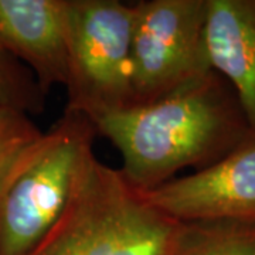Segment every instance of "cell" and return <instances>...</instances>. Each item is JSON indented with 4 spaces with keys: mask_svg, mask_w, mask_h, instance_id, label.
Listing matches in <instances>:
<instances>
[{
    "mask_svg": "<svg viewBox=\"0 0 255 255\" xmlns=\"http://www.w3.org/2000/svg\"><path fill=\"white\" fill-rule=\"evenodd\" d=\"M122 155L121 173L152 190L186 167L220 160L251 132L233 88L211 71L157 100L91 121Z\"/></svg>",
    "mask_w": 255,
    "mask_h": 255,
    "instance_id": "obj_1",
    "label": "cell"
},
{
    "mask_svg": "<svg viewBox=\"0 0 255 255\" xmlns=\"http://www.w3.org/2000/svg\"><path fill=\"white\" fill-rule=\"evenodd\" d=\"M91 119L64 115L18 159L0 190V255H31L73 200L95 159Z\"/></svg>",
    "mask_w": 255,
    "mask_h": 255,
    "instance_id": "obj_2",
    "label": "cell"
},
{
    "mask_svg": "<svg viewBox=\"0 0 255 255\" xmlns=\"http://www.w3.org/2000/svg\"><path fill=\"white\" fill-rule=\"evenodd\" d=\"M183 224L97 157L73 200L31 255H172Z\"/></svg>",
    "mask_w": 255,
    "mask_h": 255,
    "instance_id": "obj_3",
    "label": "cell"
},
{
    "mask_svg": "<svg viewBox=\"0 0 255 255\" xmlns=\"http://www.w3.org/2000/svg\"><path fill=\"white\" fill-rule=\"evenodd\" d=\"M135 3L67 0V111L94 121L132 104Z\"/></svg>",
    "mask_w": 255,
    "mask_h": 255,
    "instance_id": "obj_4",
    "label": "cell"
},
{
    "mask_svg": "<svg viewBox=\"0 0 255 255\" xmlns=\"http://www.w3.org/2000/svg\"><path fill=\"white\" fill-rule=\"evenodd\" d=\"M206 20L207 0L135 3L130 105L152 102L213 71Z\"/></svg>",
    "mask_w": 255,
    "mask_h": 255,
    "instance_id": "obj_5",
    "label": "cell"
},
{
    "mask_svg": "<svg viewBox=\"0 0 255 255\" xmlns=\"http://www.w3.org/2000/svg\"><path fill=\"white\" fill-rule=\"evenodd\" d=\"M142 194L182 224L255 220V133L217 162Z\"/></svg>",
    "mask_w": 255,
    "mask_h": 255,
    "instance_id": "obj_6",
    "label": "cell"
},
{
    "mask_svg": "<svg viewBox=\"0 0 255 255\" xmlns=\"http://www.w3.org/2000/svg\"><path fill=\"white\" fill-rule=\"evenodd\" d=\"M67 0H0V53L24 64L46 94L67 78Z\"/></svg>",
    "mask_w": 255,
    "mask_h": 255,
    "instance_id": "obj_7",
    "label": "cell"
},
{
    "mask_svg": "<svg viewBox=\"0 0 255 255\" xmlns=\"http://www.w3.org/2000/svg\"><path fill=\"white\" fill-rule=\"evenodd\" d=\"M206 47L255 133V0H207Z\"/></svg>",
    "mask_w": 255,
    "mask_h": 255,
    "instance_id": "obj_8",
    "label": "cell"
},
{
    "mask_svg": "<svg viewBox=\"0 0 255 255\" xmlns=\"http://www.w3.org/2000/svg\"><path fill=\"white\" fill-rule=\"evenodd\" d=\"M172 255H255V220L183 224Z\"/></svg>",
    "mask_w": 255,
    "mask_h": 255,
    "instance_id": "obj_9",
    "label": "cell"
},
{
    "mask_svg": "<svg viewBox=\"0 0 255 255\" xmlns=\"http://www.w3.org/2000/svg\"><path fill=\"white\" fill-rule=\"evenodd\" d=\"M47 94L34 74L24 64L0 53V111H16L26 115L44 110Z\"/></svg>",
    "mask_w": 255,
    "mask_h": 255,
    "instance_id": "obj_10",
    "label": "cell"
},
{
    "mask_svg": "<svg viewBox=\"0 0 255 255\" xmlns=\"http://www.w3.org/2000/svg\"><path fill=\"white\" fill-rule=\"evenodd\" d=\"M43 135L28 115L0 111V190L18 159Z\"/></svg>",
    "mask_w": 255,
    "mask_h": 255,
    "instance_id": "obj_11",
    "label": "cell"
}]
</instances>
